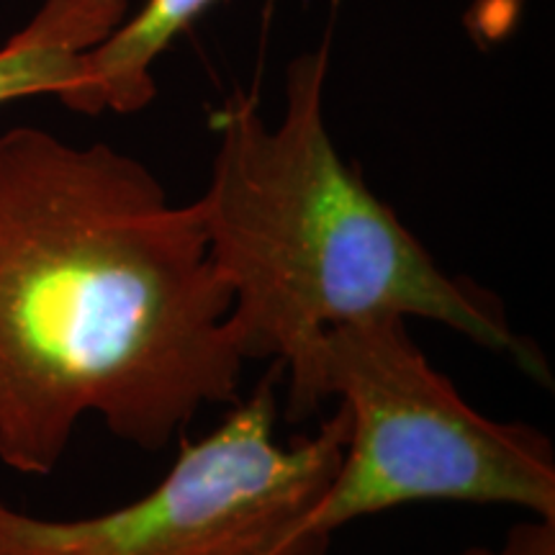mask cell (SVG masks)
<instances>
[{"mask_svg":"<svg viewBox=\"0 0 555 555\" xmlns=\"http://www.w3.org/2000/svg\"><path fill=\"white\" fill-rule=\"evenodd\" d=\"M201 211L106 142L0 134V463L52 476L75 429L159 453L242 399Z\"/></svg>","mask_w":555,"mask_h":555,"instance_id":"obj_1","label":"cell"},{"mask_svg":"<svg viewBox=\"0 0 555 555\" xmlns=\"http://www.w3.org/2000/svg\"><path fill=\"white\" fill-rule=\"evenodd\" d=\"M330 44L286 69V106L268 124L237 95L214 116L204 196L208 260L232 294L227 324L245 363L286 378L283 416H317V356L327 332L367 317L427 319L553 386L547 360L512 327L502 298L453 275L345 163L324 116Z\"/></svg>","mask_w":555,"mask_h":555,"instance_id":"obj_2","label":"cell"},{"mask_svg":"<svg viewBox=\"0 0 555 555\" xmlns=\"http://www.w3.org/2000/svg\"><path fill=\"white\" fill-rule=\"evenodd\" d=\"M350 414L347 442L311 530L335 538L356 519L422 502L515 506L555 519V448L527 422L474 409L429 363L404 317H367L327 332L317 401Z\"/></svg>","mask_w":555,"mask_h":555,"instance_id":"obj_3","label":"cell"},{"mask_svg":"<svg viewBox=\"0 0 555 555\" xmlns=\"http://www.w3.org/2000/svg\"><path fill=\"white\" fill-rule=\"evenodd\" d=\"M270 365L249 399L211 433L183 437L147 494L90 517H39L0 499V555H327L311 530L319 499L343 457V404L317 433L278 440V380Z\"/></svg>","mask_w":555,"mask_h":555,"instance_id":"obj_4","label":"cell"},{"mask_svg":"<svg viewBox=\"0 0 555 555\" xmlns=\"http://www.w3.org/2000/svg\"><path fill=\"white\" fill-rule=\"evenodd\" d=\"M129 0H44L24 29L0 47V106L80 86L82 54L127 18Z\"/></svg>","mask_w":555,"mask_h":555,"instance_id":"obj_5","label":"cell"},{"mask_svg":"<svg viewBox=\"0 0 555 555\" xmlns=\"http://www.w3.org/2000/svg\"><path fill=\"white\" fill-rule=\"evenodd\" d=\"M219 0H147L99 47L82 54L80 86L62 101L78 114H137L157 95L152 67Z\"/></svg>","mask_w":555,"mask_h":555,"instance_id":"obj_6","label":"cell"},{"mask_svg":"<svg viewBox=\"0 0 555 555\" xmlns=\"http://www.w3.org/2000/svg\"><path fill=\"white\" fill-rule=\"evenodd\" d=\"M453 555H555V519L527 517L512 525L499 545H470Z\"/></svg>","mask_w":555,"mask_h":555,"instance_id":"obj_7","label":"cell"},{"mask_svg":"<svg viewBox=\"0 0 555 555\" xmlns=\"http://www.w3.org/2000/svg\"><path fill=\"white\" fill-rule=\"evenodd\" d=\"M525 0H489L481 9L468 11L466 26L474 37L486 44H496L515 29Z\"/></svg>","mask_w":555,"mask_h":555,"instance_id":"obj_8","label":"cell"}]
</instances>
